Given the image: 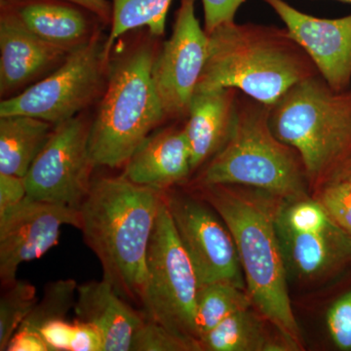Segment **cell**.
<instances>
[{
	"label": "cell",
	"mask_w": 351,
	"mask_h": 351,
	"mask_svg": "<svg viewBox=\"0 0 351 351\" xmlns=\"http://www.w3.org/2000/svg\"><path fill=\"white\" fill-rule=\"evenodd\" d=\"M263 318L250 309L237 311L200 337L203 350L285 351L295 350L284 338L270 336Z\"/></svg>",
	"instance_id": "obj_21"
},
{
	"label": "cell",
	"mask_w": 351,
	"mask_h": 351,
	"mask_svg": "<svg viewBox=\"0 0 351 351\" xmlns=\"http://www.w3.org/2000/svg\"><path fill=\"white\" fill-rule=\"evenodd\" d=\"M270 106L240 93L228 142L205 165L196 184H235L292 201L306 197L308 184L299 154L276 137Z\"/></svg>",
	"instance_id": "obj_4"
},
{
	"label": "cell",
	"mask_w": 351,
	"mask_h": 351,
	"mask_svg": "<svg viewBox=\"0 0 351 351\" xmlns=\"http://www.w3.org/2000/svg\"><path fill=\"white\" fill-rule=\"evenodd\" d=\"M173 0H112V29L104 44L108 58L113 44L133 29L147 27L154 36H162Z\"/></svg>",
	"instance_id": "obj_22"
},
{
	"label": "cell",
	"mask_w": 351,
	"mask_h": 351,
	"mask_svg": "<svg viewBox=\"0 0 351 351\" xmlns=\"http://www.w3.org/2000/svg\"><path fill=\"white\" fill-rule=\"evenodd\" d=\"M337 1L346 2V3H351V0H337Z\"/></svg>",
	"instance_id": "obj_37"
},
{
	"label": "cell",
	"mask_w": 351,
	"mask_h": 351,
	"mask_svg": "<svg viewBox=\"0 0 351 351\" xmlns=\"http://www.w3.org/2000/svg\"><path fill=\"white\" fill-rule=\"evenodd\" d=\"M216 210L239 252L247 292L263 318L301 350L302 336L293 313L286 279L285 258L277 232L278 208L267 193L235 184L199 186Z\"/></svg>",
	"instance_id": "obj_2"
},
{
	"label": "cell",
	"mask_w": 351,
	"mask_h": 351,
	"mask_svg": "<svg viewBox=\"0 0 351 351\" xmlns=\"http://www.w3.org/2000/svg\"><path fill=\"white\" fill-rule=\"evenodd\" d=\"M197 276L180 241L165 199L147 254V274L140 302L145 317L173 331L198 338Z\"/></svg>",
	"instance_id": "obj_7"
},
{
	"label": "cell",
	"mask_w": 351,
	"mask_h": 351,
	"mask_svg": "<svg viewBox=\"0 0 351 351\" xmlns=\"http://www.w3.org/2000/svg\"><path fill=\"white\" fill-rule=\"evenodd\" d=\"M124 166L122 175L127 179L161 191L186 181L193 168L184 127H170L152 133Z\"/></svg>",
	"instance_id": "obj_17"
},
{
	"label": "cell",
	"mask_w": 351,
	"mask_h": 351,
	"mask_svg": "<svg viewBox=\"0 0 351 351\" xmlns=\"http://www.w3.org/2000/svg\"><path fill=\"white\" fill-rule=\"evenodd\" d=\"M269 123L299 154L308 184L322 186L351 156V88L337 91L320 75L306 78L270 107Z\"/></svg>",
	"instance_id": "obj_5"
},
{
	"label": "cell",
	"mask_w": 351,
	"mask_h": 351,
	"mask_svg": "<svg viewBox=\"0 0 351 351\" xmlns=\"http://www.w3.org/2000/svg\"><path fill=\"white\" fill-rule=\"evenodd\" d=\"M240 92L233 88L195 91L189 104L184 133L191 168L197 170L221 151L234 125Z\"/></svg>",
	"instance_id": "obj_16"
},
{
	"label": "cell",
	"mask_w": 351,
	"mask_h": 351,
	"mask_svg": "<svg viewBox=\"0 0 351 351\" xmlns=\"http://www.w3.org/2000/svg\"><path fill=\"white\" fill-rule=\"evenodd\" d=\"M165 193L123 175L99 178L78 208L80 230L100 261L104 280L126 301L140 302L147 249Z\"/></svg>",
	"instance_id": "obj_1"
},
{
	"label": "cell",
	"mask_w": 351,
	"mask_h": 351,
	"mask_svg": "<svg viewBox=\"0 0 351 351\" xmlns=\"http://www.w3.org/2000/svg\"><path fill=\"white\" fill-rule=\"evenodd\" d=\"M86 9L103 22H112V5L108 0H66Z\"/></svg>",
	"instance_id": "obj_35"
},
{
	"label": "cell",
	"mask_w": 351,
	"mask_h": 351,
	"mask_svg": "<svg viewBox=\"0 0 351 351\" xmlns=\"http://www.w3.org/2000/svg\"><path fill=\"white\" fill-rule=\"evenodd\" d=\"M327 326L335 345L341 350H351V292L332 304L327 314Z\"/></svg>",
	"instance_id": "obj_29"
},
{
	"label": "cell",
	"mask_w": 351,
	"mask_h": 351,
	"mask_svg": "<svg viewBox=\"0 0 351 351\" xmlns=\"http://www.w3.org/2000/svg\"><path fill=\"white\" fill-rule=\"evenodd\" d=\"M69 351H104L103 338L91 325L75 319Z\"/></svg>",
	"instance_id": "obj_33"
},
{
	"label": "cell",
	"mask_w": 351,
	"mask_h": 351,
	"mask_svg": "<svg viewBox=\"0 0 351 351\" xmlns=\"http://www.w3.org/2000/svg\"><path fill=\"white\" fill-rule=\"evenodd\" d=\"M107 60L99 36H92L47 77L2 101L0 117L27 115L53 125L73 119L100 94Z\"/></svg>",
	"instance_id": "obj_8"
},
{
	"label": "cell",
	"mask_w": 351,
	"mask_h": 351,
	"mask_svg": "<svg viewBox=\"0 0 351 351\" xmlns=\"http://www.w3.org/2000/svg\"><path fill=\"white\" fill-rule=\"evenodd\" d=\"M246 0H202L204 29L210 34L219 25L235 20V15Z\"/></svg>",
	"instance_id": "obj_30"
},
{
	"label": "cell",
	"mask_w": 351,
	"mask_h": 351,
	"mask_svg": "<svg viewBox=\"0 0 351 351\" xmlns=\"http://www.w3.org/2000/svg\"><path fill=\"white\" fill-rule=\"evenodd\" d=\"M277 232L283 255L302 276L322 274L351 258V235L334 221L317 232H294L278 225Z\"/></svg>",
	"instance_id": "obj_19"
},
{
	"label": "cell",
	"mask_w": 351,
	"mask_h": 351,
	"mask_svg": "<svg viewBox=\"0 0 351 351\" xmlns=\"http://www.w3.org/2000/svg\"><path fill=\"white\" fill-rule=\"evenodd\" d=\"M165 202L180 241L193 263L199 287L223 281L247 290L232 234L211 210L191 196L168 195L167 191Z\"/></svg>",
	"instance_id": "obj_10"
},
{
	"label": "cell",
	"mask_w": 351,
	"mask_h": 351,
	"mask_svg": "<svg viewBox=\"0 0 351 351\" xmlns=\"http://www.w3.org/2000/svg\"><path fill=\"white\" fill-rule=\"evenodd\" d=\"M77 286L73 279L48 284L43 299L36 302L17 331L39 335L41 328L48 323L66 319L69 311L75 307Z\"/></svg>",
	"instance_id": "obj_24"
},
{
	"label": "cell",
	"mask_w": 351,
	"mask_h": 351,
	"mask_svg": "<svg viewBox=\"0 0 351 351\" xmlns=\"http://www.w3.org/2000/svg\"><path fill=\"white\" fill-rule=\"evenodd\" d=\"M51 125L27 115L0 117V174L25 178L49 138Z\"/></svg>",
	"instance_id": "obj_20"
},
{
	"label": "cell",
	"mask_w": 351,
	"mask_h": 351,
	"mask_svg": "<svg viewBox=\"0 0 351 351\" xmlns=\"http://www.w3.org/2000/svg\"><path fill=\"white\" fill-rule=\"evenodd\" d=\"M6 351H49L39 335L17 331L9 341Z\"/></svg>",
	"instance_id": "obj_34"
},
{
	"label": "cell",
	"mask_w": 351,
	"mask_h": 351,
	"mask_svg": "<svg viewBox=\"0 0 351 351\" xmlns=\"http://www.w3.org/2000/svg\"><path fill=\"white\" fill-rule=\"evenodd\" d=\"M39 38L71 52L89 40L86 9L66 0H1ZM89 12V11H88Z\"/></svg>",
	"instance_id": "obj_18"
},
{
	"label": "cell",
	"mask_w": 351,
	"mask_h": 351,
	"mask_svg": "<svg viewBox=\"0 0 351 351\" xmlns=\"http://www.w3.org/2000/svg\"><path fill=\"white\" fill-rule=\"evenodd\" d=\"M75 320L91 325L104 341V351H130L134 335L144 322L136 311L106 280L77 286Z\"/></svg>",
	"instance_id": "obj_15"
},
{
	"label": "cell",
	"mask_w": 351,
	"mask_h": 351,
	"mask_svg": "<svg viewBox=\"0 0 351 351\" xmlns=\"http://www.w3.org/2000/svg\"><path fill=\"white\" fill-rule=\"evenodd\" d=\"M90 126L77 115L55 125L25 175L27 196L80 208L96 166L90 154Z\"/></svg>",
	"instance_id": "obj_9"
},
{
	"label": "cell",
	"mask_w": 351,
	"mask_h": 351,
	"mask_svg": "<svg viewBox=\"0 0 351 351\" xmlns=\"http://www.w3.org/2000/svg\"><path fill=\"white\" fill-rule=\"evenodd\" d=\"M27 195L25 178L0 174V214L19 204Z\"/></svg>",
	"instance_id": "obj_32"
},
{
	"label": "cell",
	"mask_w": 351,
	"mask_h": 351,
	"mask_svg": "<svg viewBox=\"0 0 351 351\" xmlns=\"http://www.w3.org/2000/svg\"><path fill=\"white\" fill-rule=\"evenodd\" d=\"M156 55L151 46L143 44L110 64L107 90L90 126L89 149L95 165H125L167 117L152 80Z\"/></svg>",
	"instance_id": "obj_6"
},
{
	"label": "cell",
	"mask_w": 351,
	"mask_h": 351,
	"mask_svg": "<svg viewBox=\"0 0 351 351\" xmlns=\"http://www.w3.org/2000/svg\"><path fill=\"white\" fill-rule=\"evenodd\" d=\"M69 53L32 34L12 7L1 1L0 91L11 93L61 63Z\"/></svg>",
	"instance_id": "obj_14"
},
{
	"label": "cell",
	"mask_w": 351,
	"mask_h": 351,
	"mask_svg": "<svg viewBox=\"0 0 351 351\" xmlns=\"http://www.w3.org/2000/svg\"><path fill=\"white\" fill-rule=\"evenodd\" d=\"M331 178L341 180L351 189V156L335 172Z\"/></svg>",
	"instance_id": "obj_36"
},
{
	"label": "cell",
	"mask_w": 351,
	"mask_h": 351,
	"mask_svg": "<svg viewBox=\"0 0 351 351\" xmlns=\"http://www.w3.org/2000/svg\"><path fill=\"white\" fill-rule=\"evenodd\" d=\"M64 226L80 228L76 208L25 196L0 214V279L7 288L17 281L20 265L45 255L59 243Z\"/></svg>",
	"instance_id": "obj_12"
},
{
	"label": "cell",
	"mask_w": 351,
	"mask_h": 351,
	"mask_svg": "<svg viewBox=\"0 0 351 351\" xmlns=\"http://www.w3.org/2000/svg\"><path fill=\"white\" fill-rule=\"evenodd\" d=\"M319 75L286 27L226 23L208 34L196 91L233 88L271 107L291 87Z\"/></svg>",
	"instance_id": "obj_3"
},
{
	"label": "cell",
	"mask_w": 351,
	"mask_h": 351,
	"mask_svg": "<svg viewBox=\"0 0 351 351\" xmlns=\"http://www.w3.org/2000/svg\"><path fill=\"white\" fill-rule=\"evenodd\" d=\"M322 186L321 204L332 221L351 235V189L336 178L328 180Z\"/></svg>",
	"instance_id": "obj_28"
},
{
	"label": "cell",
	"mask_w": 351,
	"mask_h": 351,
	"mask_svg": "<svg viewBox=\"0 0 351 351\" xmlns=\"http://www.w3.org/2000/svg\"><path fill=\"white\" fill-rule=\"evenodd\" d=\"M73 322L57 319L41 328L39 335L49 348V351H69Z\"/></svg>",
	"instance_id": "obj_31"
},
{
	"label": "cell",
	"mask_w": 351,
	"mask_h": 351,
	"mask_svg": "<svg viewBox=\"0 0 351 351\" xmlns=\"http://www.w3.org/2000/svg\"><path fill=\"white\" fill-rule=\"evenodd\" d=\"M130 351H203L199 339L173 331L145 317L134 335Z\"/></svg>",
	"instance_id": "obj_26"
},
{
	"label": "cell",
	"mask_w": 351,
	"mask_h": 351,
	"mask_svg": "<svg viewBox=\"0 0 351 351\" xmlns=\"http://www.w3.org/2000/svg\"><path fill=\"white\" fill-rule=\"evenodd\" d=\"M253 304L247 290L230 282H214L200 286L196 302L198 338L232 314L250 308Z\"/></svg>",
	"instance_id": "obj_23"
},
{
	"label": "cell",
	"mask_w": 351,
	"mask_h": 351,
	"mask_svg": "<svg viewBox=\"0 0 351 351\" xmlns=\"http://www.w3.org/2000/svg\"><path fill=\"white\" fill-rule=\"evenodd\" d=\"M195 2L181 0L170 38L152 64V80L167 117H186L206 63L208 34L196 17Z\"/></svg>",
	"instance_id": "obj_11"
},
{
	"label": "cell",
	"mask_w": 351,
	"mask_h": 351,
	"mask_svg": "<svg viewBox=\"0 0 351 351\" xmlns=\"http://www.w3.org/2000/svg\"><path fill=\"white\" fill-rule=\"evenodd\" d=\"M332 223L321 202L304 198L278 210L276 219L277 225L294 232H321Z\"/></svg>",
	"instance_id": "obj_27"
},
{
	"label": "cell",
	"mask_w": 351,
	"mask_h": 351,
	"mask_svg": "<svg viewBox=\"0 0 351 351\" xmlns=\"http://www.w3.org/2000/svg\"><path fill=\"white\" fill-rule=\"evenodd\" d=\"M337 91L351 88V14L336 19L314 17L285 0H263Z\"/></svg>",
	"instance_id": "obj_13"
},
{
	"label": "cell",
	"mask_w": 351,
	"mask_h": 351,
	"mask_svg": "<svg viewBox=\"0 0 351 351\" xmlns=\"http://www.w3.org/2000/svg\"><path fill=\"white\" fill-rule=\"evenodd\" d=\"M6 289L0 299L1 351H6L9 341L38 302L36 289L31 283L17 280Z\"/></svg>",
	"instance_id": "obj_25"
}]
</instances>
